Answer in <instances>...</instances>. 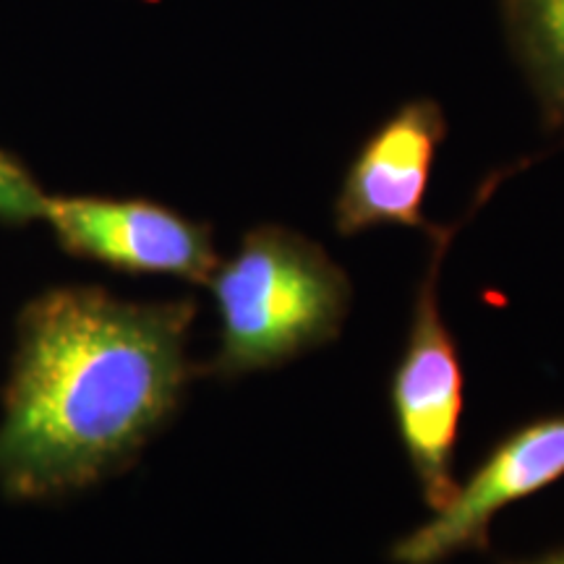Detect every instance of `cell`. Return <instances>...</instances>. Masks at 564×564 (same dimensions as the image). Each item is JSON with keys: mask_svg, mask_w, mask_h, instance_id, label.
I'll return each instance as SVG.
<instances>
[{"mask_svg": "<svg viewBox=\"0 0 564 564\" xmlns=\"http://www.w3.org/2000/svg\"><path fill=\"white\" fill-rule=\"evenodd\" d=\"M194 299L61 285L19 314L0 415V491L58 499L131 468L199 377Z\"/></svg>", "mask_w": 564, "mask_h": 564, "instance_id": "obj_1", "label": "cell"}, {"mask_svg": "<svg viewBox=\"0 0 564 564\" xmlns=\"http://www.w3.org/2000/svg\"><path fill=\"white\" fill-rule=\"evenodd\" d=\"M207 288L220 316V343L199 377L220 382L280 369L337 340L352 303L348 272L329 251L274 223L246 230Z\"/></svg>", "mask_w": 564, "mask_h": 564, "instance_id": "obj_2", "label": "cell"}, {"mask_svg": "<svg viewBox=\"0 0 564 564\" xmlns=\"http://www.w3.org/2000/svg\"><path fill=\"white\" fill-rule=\"evenodd\" d=\"M463 223L436 225L429 232L432 253L415 288L405 350L390 384L394 429L432 512L447 505L457 489L455 449L465 408V377L455 337L442 314L440 280L449 243Z\"/></svg>", "mask_w": 564, "mask_h": 564, "instance_id": "obj_3", "label": "cell"}, {"mask_svg": "<svg viewBox=\"0 0 564 564\" xmlns=\"http://www.w3.org/2000/svg\"><path fill=\"white\" fill-rule=\"evenodd\" d=\"M42 220L68 257L116 272L207 285L220 264L212 225L152 199L47 196Z\"/></svg>", "mask_w": 564, "mask_h": 564, "instance_id": "obj_4", "label": "cell"}, {"mask_svg": "<svg viewBox=\"0 0 564 564\" xmlns=\"http://www.w3.org/2000/svg\"><path fill=\"white\" fill-rule=\"evenodd\" d=\"M564 478V413L520 423L457 484L432 520L392 546L394 564H442L463 552L489 549L491 523L507 507L523 502Z\"/></svg>", "mask_w": 564, "mask_h": 564, "instance_id": "obj_5", "label": "cell"}, {"mask_svg": "<svg viewBox=\"0 0 564 564\" xmlns=\"http://www.w3.org/2000/svg\"><path fill=\"white\" fill-rule=\"evenodd\" d=\"M447 137L440 102L419 97L373 129L343 175L333 223L345 238L382 225L423 230L436 225L423 215L434 158Z\"/></svg>", "mask_w": 564, "mask_h": 564, "instance_id": "obj_6", "label": "cell"}, {"mask_svg": "<svg viewBox=\"0 0 564 564\" xmlns=\"http://www.w3.org/2000/svg\"><path fill=\"white\" fill-rule=\"evenodd\" d=\"M499 6L541 118L564 139V0H499Z\"/></svg>", "mask_w": 564, "mask_h": 564, "instance_id": "obj_7", "label": "cell"}, {"mask_svg": "<svg viewBox=\"0 0 564 564\" xmlns=\"http://www.w3.org/2000/svg\"><path fill=\"white\" fill-rule=\"evenodd\" d=\"M47 194L34 181L30 167L11 152L0 150V223L30 225L42 220Z\"/></svg>", "mask_w": 564, "mask_h": 564, "instance_id": "obj_8", "label": "cell"}, {"mask_svg": "<svg viewBox=\"0 0 564 564\" xmlns=\"http://www.w3.org/2000/svg\"><path fill=\"white\" fill-rule=\"evenodd\" d=\"M505 564H564V546L554 549V552L541 554V556H533V560H523V562H505Z\"/></svg>", "mask_w": 564, "mask_h": 564, "instance_id": "obj_9", "label": "cell"}]
</instances>
